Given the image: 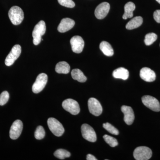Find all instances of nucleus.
I'll list each match as a JSON object with an SVG mask.
<instances>
[{"mask_svg": "<svg viewBox=\"0 0 160 160\" xmlns=\"http://www.w3.org/2000/svg\"><path fill=\"white\" fill-rule=\"evenodd\" d=\"M8 15L11 22L15 26L20 25L24 19V14L22 9L18 6H12L9 9Z\"/></svg>", "mask_w": 160, "mask_h": 160, "instance_id": "f257e3e1", "label": "nucleus"}, {"mask_svg": "<svg viewBox=\"0 0 160 160\" xmlns=\"http://www.w3.org/2000/svg\"><path fill=\"white\" fill-rule=\"evenodd\" d=\"M46 31V25L45 22L41 21L35 26L32 31L33 43L34 45H39L42 41V36L45 34Z\"/></svg>", "mask_w": 160, "mask_h": 160, "instance_id": "f03ea898", "label": "nucleus"}, {"mask_svg": "<svg viewBox=\"0 0 160 160\" xmlns=\"http://www.w3.org/2000/svg\"><path fill=\"white\" fill-rule=\"evenodd\" d=\"M48 127L50 131L56 136L60 137L62 135L65 129L61 123L56 119L51 118L47 121Z\"/></svg>", "mask_w": 160, "mask_h": 160, "instance_id": "7ed1b4c3", "label": "nucleus"}, {"mask_svg": "<svg viewBox=\"0 0 160 160\" xmlns=\"http://www.w3.org/2000/svg\"><path fill=\"white\" fill-rule=\"evenodd\" d=\"M152 151L146 146H140L133 152V157L137 160H148L151 158Z\"/></svg>", "mask_w": 160, "mask_h": 160, "instance_id": "20e7f679", "label": "nucleus"}, {"mask_svg": "<svg viewBox=\"0 0 160 160\" xmlns=\"http://www.w3.org/2000/svg\"><path fill=\"white\" fill-rule=\"evenodd\" d=\"M62 106L63 109L73 115H76L79 113L80 108L77 101L72 99H67L63 101Z\"/></svg>", "mask_w": 160, "mask_h": 160, "instance_id": "39448f33", "label": "nucleus"}, {"mask_svg": "<svg viewBox=\"0 0 160 160\" xmlns=\"http://www.w3.org/2000/svg\"><path fill=\"white\" fill-rule=\"evenodd\" d=\"M48 81V76L46 73L39 74L35 82L32 86V91L35 93H38L42 91L46 86Z\"/></svg>", "mask_w": 160, "mask_h": 160, "instance_id": "423d86ee", "label": "nucleus"}, {"mask_svg": "<svg viewBox=\"0 0 160 160\" xmlns=\"http://www.w3.org/2000/svg\"><path fill=\"white\" fill-rule=\"evenodd\" d=\"M82 135L85 139L94 142L97 141V135L94 129L88 124H84L81 127Z\"/></svg>", "mask_w": 160, "mask_h": 160, "instance_id": "0eeeda50", "label": "nucleus"}, {"mask_svg": "<svg viewBox=\"0 0 160 160\" xmlns=\"http://www.w3.org/2000/svg\"><path fill=\"white\" fill-rule=\"evenodd\" d=\"M22 52V48L19 45H16L13 46L9 54L5 60V64L6 66H12L16 60L19 57Z\"/></svg>", "mask_w": 160, "mask_h": 160, "instance_id": "6e6552de", "label": "nucleus"}, {"mask_svg": "<svg viewBox=\"0 0 160 160\" xmlns=\"http://www.w3.org/2000/svg\"><path fill=\"white\" fill-rule=\"evenodd\" d=\"M142 102L146 107L152 111H160V103L156 98L149 95L144 96L142 98Z\"/></svg>", "mask_w": 160, "mask_h": 160, "instance_id": "1a4fd4ad", "label": "nucleus"}, {"mask_svg": "<svg viewBox=\"0 0 160 160\" xmlns=\"http://www.w3.org/2000/svg\"><path fill=\"white\" fill-rule=\"evenodd\" d=\"M88 108L90 113L95 116H99L102 112V107L98 101L95 98L89 99L88 102Z\"/></svg>", "mask_w": 160, "mask_h": 160, "instance_id": "9d476101", "label": "nucleus"}, {"mask_svg": "<svg viewBox=\"0 0 160 160\" xmlns=\"http://www.w3.org/2000/svg\"><path fill=\"white\" fill-rule=\"evenodd\" d=\"M22 122L20 120H16L12 123L9 131V136L12 139L16 140L19 137L23 129Z\"/></svg>", "mask_w": 160, "mask_h": 160, "instance_id": "9b49d317", "label": "nucleus"}, {"mask_svg": "<svg viewBox=\"0 0 160 160\" xmlns=\"http://www.w3.org/2000/svg\"><path fill=\"white\" fill-rule=\"evenodd\" d=\"M72 51L75 53H80L84 49L85 42L82 38L79 36H75L70 41Z\"/></svg>", "mask_w": 160, "mask_h": 160, "instance_id": "f8f14e48", "label": "nucleus"}, {"mask_svg": "<svg viewBox=\"0 0 160 160\" xmlns=\"http://www.w3.org/2000/svg\"><path fill=\"white\" fill-rule=\"evenodd\" d=\"M110 9V5L109 3L104 2L101 3L96 7L95 10V16L98 19L104 18Z\"/></svg>", "mask_w": 160, "mask_h": 160, "instance_id": "ddd939ff", "label": "nucleus"}, {"mask_svg": "<svg viewBox=\"0 0 160 160\" xmlns=\"http://www.w3.org/2000/svg\"><path fill=\"white\" fill-rule=\"evenodd\" d=\"M121 110L124 114V120L126 124L131 125L133 122L135 118L134 112L130 106H123Z\"/></svg>", "mask_w": 160, "mask_h": 160, "instance_id": "4468645a", "label": "nucleus"}, {"mask_svg": "<svg viewBox=\"0 0 160 160\" xmlns=\"http://www.w3.org/2000/svg\"><path fill=\"white\" fill-rule=\"evenodd\" d=\"M140 76L142 79L149 82L154 81L156 78L154 72L147 67H144L141 69Z\"/></svg>", "mask_w": 160, "mask_h": 160, "instance_id": "2eb2a0df", "label": "nucleus"}, {"mask_svg": "<svg viewBox=\"0 0 160 160\" xmlns=\"http://www.w3.org/2000/svg\"><path fill=\"white\" fill-rule=\"evenodd\" d=\"M74 25V21L69 18H65L61 21L58 30L60 32H65L72 29Z\"/></svg>", "mask_w": 160, "mask_h": 160, "instance_id": "dca6fc26", "label": "nucleus"}, {"mask_svg": "<svg viewBox=\"0 0 160 160\" xmlns=\"http://www.w3.org/2000/svg\"><path fill=\"white\" fill-rule=\"evenodd\" d=\"M112 76L115 78L126 80L129 78V72L125 68L120 67L113 71Z\"/></svg>", "mask_w": 160, "mask_h": 160, "instance_id": "f3484780", "label": "nucleus"}, {"mask_svg": "<svg viewBox=\"0 0 160 160\" xmlns=\"http://www.w3.org/2000/svg\"><path fill=\"white\" fill-rule=\"evenodd\" d=\"M136 6L135 4L132 2H129L126 3L124 6L125 12L123 15V19H127L133 17V12L135 9Z\"/></svg>", "mask_w": 160, "mask_h": 160, "instance_id": "a211bd4d", "label": "nucleus"}, {"mask_svg": "<svg viewBox=\"0 0 160 160\" xmlns=\"http://www.w3.org/2000/svg\"><path fill=\"white\" fill-rule=\"evenodd\" d=\"M100 49L103 53L107 56H112L114 54V51L111 45L106 41H103L101 43Z\"/></svg>", "mask_w": 160, "mask_h": 160, "instance_id": "6ab92c4d", "label": "nucleus"}, {"mask_svg": "<svg viewBox=\"0 0 160 160\" xmlns=\"http://www.w3.org/2000/svg\"><path fill=\"white\" fill-rule=\"evenodd\" d=\"M142 23V18L140 16L136 17L130 20L129 22L126 24V28L129 30L136 29L138 27H140Z\"/></svg>", "mask_w": 160, "mask_h": 160, "instance_id": "aec40b11", "label": "nucleus"}, {"mask_svg": "<svg viewBox=\"0 0 160 160\" xmlns=\"http://www.w3.org/2000/svg\"><path fill=\"white\" fill-rule=\"evenodd\" d=\"M70 69L69 64L66 62H59L56 66L55 71L58 73L67 74L70 71Z\"/></svg>", "mask_w": 160, "mask_h": 160, "instance_id": "412c9836", "label": "nucleus"}, {"mask_svg": "<svg viewBox=\"0 0 160 160\" xmlns=\"http://www.w3.org/2000/svg\"><path fill=\"white\" fill-rule=\"evenodd\" d=\"M71 76L72 78L80 82H85L87 80V78L79 69H76L72 70Z\"/></svg>", "mask_w": 160, "mask_h": 160, "instance_id": "4be33fe9", "label": "nucleus"}, {"mask_svg": "<svg viewBox=\"0 0 160 160\" xmlns=\"http://www.w3.org/2000/svg\"><path fill=\"white\" fill-rule=\"evenodd\" d=\"M54 155L56 157L61 160L65 159L66 158L70 157V152L64 149H59L55 152Z\"/></svg>", "mask_w": 160, "mask_h": 160, "instance_id": "5701e85b", "label": "nucleus"}, {"mask_svg": "<svg viewBox=\"0 0 160 160\" xmlns=\"http://www.w3.org/2000/svg\"><path fill=\"white\" fill-rule=\"evenodd\" d=\"M158 36L157 34L151 32L146 35L144 42L146 46H150L155 42Z\"/></svg>", "mask_w": 160, "mask_h": 160, "instance_id": "b1692460", "label": "nucleus"}, {"mask_svg": "<svg viewBox=\"0 0 160 160\" xmlns=\"http://www.w3.org/2000/svg\"><path fill=\"white\" fill-rule=\"evenodd\" d=\"M46 135L45 129L42 126H38L35 132V138L36 139L41 140L44 138Z\"/></svg>", "mask_w": 160, "mask_h": 160, "instance_id": "393cba45", "label": "nucleus"}, {"mask_svg": "<svg viewBox=\"0 0 160 160\" xmlns=\"http://www.w3.org/2000/svg\"><path fill=\"white\" fill-rule=\"evenodd\" d=\"M103 138L105 140V142L112 147H116L118 145L117 140L108 135H105L103 136Z\"/></svg>", "mask_w": 160, "mask_h": 160, "instance_id": "a878e982", "label": "nucleus"}, {"mask_svg": "<svg viewBox=\"0 0 160 160\" xmlns=\"http://www.w3.org/2000/svg\"><path fill=\"white\" fill-rule=\"evenodd\" d=\"M103 127L107 131L109 132L112 134L118 135L119 134V131L118 129L109 123H106L103 124Z\"/></svg>", "mask_w": 160, "mask_h": 160, "instance_id": "bb28decb", "label": "nucleus"}, {"mask_svg": "<svg viewBox=\"0 0 160 160\" xmlns=\"http://www.w3.org/2000/svg\"><path fill=\"white\" fill-rule=\"evenodd\" d=\"M9 94L6 91H3L0 94V106H4L9 101Z\"/></svg>", "mask_w": 160, "mask_h": 160, "instance_id": "cd10ccee", "label": "nucleus"}, {"mask_svg": "<svg viewBox=\"0 0 160 160\" xmlns=\"http://www.w3.org/2000/svg\"><path fill=\"white\" fill-rule=\"evenodd\" d=\"M58 2L61 6L67 8H72L75 6V3L72 0H58Z\"/></svg>", "mask_w": 160, "mask_h": 160, "instance_id": "c85d7f7f", "label": "nucleus"}, {"mask_svg": "<svg viewBox=\"0 0 160 160\" xmlns=\"http://www.w3.org/2000/svg\"><path fill=\"white\" fill-rule=\"evenodd\" d=\"M153 18L158 23H160V10H157L154 12Z\"/></svg>", "mask_w": 160, "mask_h": 160, "instance_id": "c756f323", "label": "nucleus"}, {"mask_svg": "<svg viewBox=\"0 0 160 160\" xmlns=\"http://www.w3.org/2000/svg\"><path fill=\"white\" fill-rule=\"evenodd\" d=\"M86 160H97V159L94 156L92 155L89 154L87 155L86 156Z\"/></svg>", "mask_w": 160, "mask_h": 160, "instance_id": "7c9ffc66", "label": "nucleus"}, {"mask_svg": "<svg viewBox=\"0 0 160 160\" xmlns=\"http://www.w3.org/2000/svg\"><path fill=\"white\" fill-rule=\"evenodd\" d=\"M156 1L160 4V0H156Z\"/></svg>", "mask_w": 160, "mask_h": 160, "instance_id": "2f4dec72", "label": "nucleus"}]
</instances>
